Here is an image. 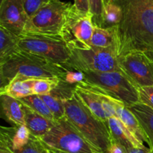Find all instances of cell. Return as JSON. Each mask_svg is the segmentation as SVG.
Masks as SVG:
<instances>
[{
    "instance_id": "1",
    "label": "cell",
    "mask_w": 153,
    "mask_h": 153,
    "mask_svg": "<svg viewBox=\"0 0 153 153\" xmlns=\"http://www.w3.org/2000/svg\"><path fill=\"white\" fill-rule=\"evenodd\" d=\"M122 9L116 29L117 56L153 51V0H113Z\"/></svg>"
},
{
    "instance_id": "2",
    "label": "cell",
    "mask_w": 153,
    "mask_h": 153,
    "mask_svg": "<svg viewBox=\"0 0 153 153\" xmlns=\"http://www.w3.org/2000/svg\"><path fill=\"white\" fill-rule=\"evenodd\" d=\"M68 69L53 64L44 58L20 49L0 64L1 88L7 85L16 76L25 79H61Z\"/></svg>"
},
{
    "instance_id": "3",
    "label": "cell",
    "mask_w": 153,
    "mask_h": 153,
    "mask_svg": "<svg viewBox=\"0 0 153 153\" xmlns=\"http://www.w3.org/2000/svg\"><path fill=\"white\" fill-rule=\"evenodd\" d=\"M65 115L72 125L100 153H108L112 137L107 122L94 116L76 93L64 100Z\"/></svg>"
},
{
    "instance_id": "4",
    "label": "cell",
    "mask_w": 153,
    "mask_h": 153,
    "mask_svg": "<svg viewBox=\"0 0 153 153\" xmlns=\"http://www.w3.org/2000/svg\"><path fill=\"white\" fill-rule=\"evenodd\" d=\"M40 140L51 153H100L66 116L55 120L52 128Z\"/></svg>"
},
{
    "instance_id": "5",
    "label": "cell",
    "mask_w": 153,
    "mask_h": 153,
    "mask_svg": "<svg viewBox=\"0 0 153 153\" xmlns=\"http://www.w3.org/2000/svg\"><path fill=\"white\" fill-rule=\"evenodd\" d=\"M86 83L97 87L127 108L140 102L137 88L120 71L83 72Z\"/></svg>"
},
{
    "instance_id": "6",
    "label": "cell",
    "mask_w": 153,
    "mask_h": 153,
    "mask_svg": "<svg viewBox=\"0 0 153 153\" xmlns=\"http://www.w3.org/2000/svg\"><path fill=\"white\" fill-rule=\"evenodd\" d=\"M62 66L69 70L82 72H122L115 48L91 46L88 49H73L69 61Z\"/></svg>"
},
{
    "instance_id": "7",
    "label": "cell",
    "mask_w": 153,
    "mask_h": 153,
    "mask_svg": "<svg viewBox=\"0 0 153 153\" xmlns=\"http://www.w3.org/2000/svg\"><path fill=\"white\" fill-rule=\"evenodd\" d=\"M71 3L50 0L28 19L22 34H37L61 38L60 33Z\"/></svg>"
},
{
    "instance_id": "8",
    "label": "cell",
    "mask_w": 153,
    "mask_h": 153,
    "mask_svg": "<svg viewBox=\"0 0 153 153\" xmlns=\"http://www.w3.org/2000/svg\"><path fill=\"white\" fill-rule=\"evenodd\" d=\"M94 28L92 15L80 13L71 4L66 12L60 35L70 50L88 49L91 47Z\"/></svg>"
},
{
    "instance_id": "9",
    "label": "cell",
    "mask_w": 153,
    "mask_h": 153,
    "mask_svg": "<svg viewBox=\"0 0 153 153\" xmlns=\"http://www.w3.org/2000/svg\"><path fill=\"white\" fill-rule=\"evenodd\" d=\"M19 48L58 65L66 64L71 55V50L62 38L37 34H22Z\"/></svg>"
},
{
    "instance_id": "10",
    "label": "cell",
    "mask_w": 153,
    "mask_h": 153,
    "mask_svg": "<svg viewBox=\"0 0 153 153\" xmlns=\"http://www.w3.org/2000/svg\"><path fill=\"white\" fill-rule=\"evenodd\" d=\"M118 64L136 88L153 85V62L144 52H133L118 57Z\"/></svg>"
},
{
    "instance_id": "11",
    "label": "cell",
    "mask_w": 153,
    "mask_h": 153,
    "mask_svg": "<svg viewBox=\"0 0 153 153\" xmlns=\"http://www.w3.org/2000/svg\"><path fill=\"white\" fill-rule=\"evenodd\" d=\"M28 19L22 0H1L0 26L21 37Z\"/></svg>"
},
{
    "instance_id": "12",
    "label": "cell",
    "mask_w": 153,
    "mask_h": 153,
    "mask_svg": "<svg viewBox=\"0 0 153 153\" xmlns=\"http://www.w3.org/2000/svg\"><path fill=\"white\" fill-rule=\"evenodd\" d=\"M75 93L94 116L103 122H107L108 119L103 109L101 97L91 85L85 82L78 84Z\"/></svg>"
},
{
    "instance_id": "13",
    "label": "cell",
    "mask_w": 153,
    "mask_h": 153,
    "mask_svg": "<svg viewBox=\"0 0 153 153\" xmlns=\"http://www.w3.org/2000/svg\"><path fill=\"white\" fill-rule=\"evenodd\" d=\"M107 123L112 140L123 146L126 151L132 147L146 149L143 142L139 140L120 120L119 118L117 117H113L109 118Z\"/></svg>"
},
{
    "instance_id": "14",
    "label": "cell",
    "mask_w": 153,
    "mask_h": 153,
    "mask_svg": "<svg viewBox=\"0 0 153 153\" xmlns=\"http://www.w3.org/2000/svg\"><path fill=\"white\" fill-rule=\"evenodd\" d=\"M31 136L25 125L1 126L0 128V144L4 145L11 151L17 150L28 143Z\"/></svg>"
},
{
    "instance_id": "15",
    "label": "cell",
    "mask_w": 153,
    "mask_h": 153,
    "mask_svg": "<svg viewBox=\"0 0 153 153\" xmlns=\"http://www.w3.org/2000/svg\"><path fill=\"white\" fill-rule=\"evenodd\" d=\"M111 102L116 111L117 117L119 118L120 120L139 140L148 143L147 137L134 114L122 102L114 97L111 98Z\"/></svg>"
},
{
    "instance_id": "16",
    "label": "cell",
    "mask_w": 153,
    "mask_h": 153,
    "mask_svg": "<svg viewBox=\"0 0 153 153\" xmlns=\"http://www.w3.org/2000/svg\"><path fill=\"white\" fill-rule=\"evenodd\" d=\"M22 110L25 126L28 129L30 134L34 137L40 139L53 126L55 121L44 117L25 105H22Z\"/></svg>"
},
{
    "instance_id": "17",
    "label": "cell",
    "mask_w": 153,
    "mask_h": 153,
    "mask_svg": "<svg viewBox=\"0 0 153 153\" xmlns=\"http://www.w3.org/2000/svg\"><path fill=\"white\" fill-rule=\"evenodd\" d=\"M1 116L13 126L25 125L22 104L16 99L5 94L0 95Z\"/></svg>"
},
{
    "instance_id": "18",
    "label": "cell",
    "mask_w": 153,
    "mask_h": 153,
    "mask_svg": "<svg viewBox=\"0 0 153 153\" xmlns=\"http://www.w3.org/2000/svg\"><path fill=\"white\" fill-rule=\"evenodd\" d=\"M134 114L148 139L149 150L153 153V109L138 102L128 108Z\"/></svg>"
},
{
    "instance_id": "19",
    "label": "cell",
    "mask_w": 153,
    "mask_h": 153,
    "mask_svg": "<svg viewBox=\"0 0 153 153\" xmlns=\"http://www.w3.org/2000/svg\"><path fill=\"white\" fill-rule=\"evenodd\" d=\"M1 94H5L16 100L33 95L31 79L16 76L7 85L0 88V95Z\"/></svg>"
},
{
    "instance_id": "20",
    "label": "cell",
    "mask_w": 153,
    "mask_h": 153,
    "mask_svg": "<svg viewBox=\"0 0 153 153\" xmlns=\"http://www.w3.org/2000/svg\"><path fill=\"white\" fill-rule=\"evenodd\" d=\"M115 27L105 28L94 26L91 40V46L102 49L115 48L117 51Z\"/></svg>"
},
{
    "instance_id": "21",
    "label": "cell",
    "mask_w": 153,
    "mask_h": 153,
    "mask_svg": "<svg viewBox=\"0 0 153 153\" xmlns=\"http://www.w3.org/2000/svg\"><path fill=\"white\" fill-rule=\"evenodd\" d=\"M20 37L0 26V64L19 49Z\"/></svg>"
},
{
    "instance_id": "22",
    "label": "cell",
    "mask_w": 153,
    "mask_h": 153,
    "mask_svg": "<svg viewBox=\"0 0 153 153\" xmlns=\"http://www.w3.org/2000/svg\"><path fill=\"white\" fill-rule=\"evenodd\" d=\"M19 102L22 105H25L27 107L30 108L34 111L38 113L39 114L42 115L44 117L50 120L55 121V118L52 115V112L50 111L49 108H48L47 105L46 104L43 99L38 95H31L28 97H23V98L19 99Z\"/></svg>"
},
{
    "instance_id": "23",
    "label": "cell",
    "mask_w": 153,
    "mask_h": 153,
    "mask_svg": "<svg viewBox=\"0 0 153 153\" xmlns=\"http://www.w3.org/2000/svg\"><path fill=\"white\" fill-rule=\"evenodd\" d=\"M123 13L121 7L117 3L112 1L105 6L103 22L102 28H109L117 26L122 19Z\"/></svg>"
},
{
    "instance_id": "24",
    "label": "cell",
    "mask_w": 153,
    "mask_h": 153,
    "mask_svg": "<svg viewBox=\"0 0 153 153\" xmlns=\"http://www.w3.org/2000/svg\"><path fill=\"white\" fill-rule=\"evenodd\" d=\"M59 79L46 78V79H31L33 95L43 96L49 94L58 87Z\"/></svg>"
},
{
    "instance_id": "25",
    "label": "cell",
    "mask_w": 153,
    "mask_h": 153,
    "mask_svg": "<svg viewBox=\"0 0 153 153\" xmlns=\"http://www.w3.org/2000/svg\"><path fill=\"white\" fill-rule=\"evenodd\" d=\"M43 101L47 105L48 108L52 112L55 120L65 117V107L64 104V100L59 98L52 94L40 96Z\"/></svg>"
},
{
    "instance_id": "26",
    "label": "cell",
    "mask_w": 153,
    "mask_h": 153,
    "mask_svg": "<svg viewBox=\"0 0 153 153\" xmlns=\"http://www.w3.org/2000/svg\"><path fill=\"white\" fill-rule=\"evenodd\" d=\"M88 2L94 26L102 28L105 11V4L103 0H88Z\"/></svg>"
},
{
    "instance_id": "27",
    "label": "cell",
    "mask_w": 153,
    "mask_h": 153,
    "mask_svg": "<svg viewBox=\"0 0 153 153\" xmlns=\"http://www.w3.org/2000/svg\"><path fill=\"white\" fill-rule=\"evenodd\" d=\"M12 152L13 153H45L46 149L43 146L40 139L31 135L26 145L21 149Z\"/></svg>"
},
{
    "instance_id": "28",
    "label": "cell",
    "mask_w": 153,
    "mask_h": 153,
    "mask_svg": "<svg viewBox=\"0 0 153 153\" xmlns=\"http://www.w3.org/2000/svg\"><path fill=\"white\" fill-rule=\"evenodd\" d=\"M85 73L82 71L74 70H67L61 79V82L70 85H77L85 82Z\"/></svg>"
},
{
    "instance_id": "29",
    "label": "cell",
    "mask_w": 153,
    "mask_h": 153,
    "mask_svg": "<svg viewBox=\"0 0 153 153\" xmlns=\"http://www.w3.org/2000/svg\"><path fill=\"white\" fill-rule=\"evenodd\" d=\"M49 1L50 0H22V3L25 12L30 19Z\"/></svg>"
},
{
    "instance_id": "30",
    "label": "cell",
    "mask_w": 153,
    "mask_h": 153,
    "mask_svg": "<svg viewBox=\"0 0 153 153\" xmlns=\"http://www.w3.org/2000/svg\"><path fill=\"white\" fill-rule=\"evenodd\" d=\"M140 102L153 109V85L137 88Z\"/></svg>"
},
{
    "instance_id": "31",
    "label": "cell",
    "mask_w": 153,
    "mask_h": 153,
    "mask_svg": "<svg viewBox=\"0 0 153 153\" xmlns=\"http://www.w3.org/2000/svg\"><path fill=\"white\" fill-rule=\"evenodd\" d=\"M73 4L80 13L84 14L91 13L88 0H75V3Z\"/></svg>"
},
{
    "instance_id": "32",
    "label": "cell",
    "mask_w": 153,
    "mask_h": 153,
    "mask_svg": "<svg viewBox=\"0 0 153 153\" xmlns=\"http://www.w3.org/2000/svg\"><path fill=\"white\" fill-rule=\"evenodd\" d=\"M108 153H126V150L120 144L112 140V143L109 148Z\"/></svg>"
},
{
    "instance_id": "33",
    "label": "cell",
    "mask_w": 153,
    "mask_h": 153,
    "mask_svg": "<svg viewBox=\"0 0 153 153\" xmlns=\"http://www.w3.org/2000/svg\"><path fill=\"white\" fill-rule=\"evenodd\" d=\"M126 153H152L149 150V149H139V148L132 147L131 149H128L126 151Z\"/></svg>"
},
{
    "instance_id": "34",
    "label": "cell",
    "mask_w": 153,
    "mask_h": 153,
    "mask_svg": "<svg viewBox=\"0 0 153 153\" xmlns=\"http://www.w3.org/2000/svg\"><path fill=\"white\" fill-rule=\"evenodd\" d=\"M0 153H13L6 146L2 144H0Z\"/></svg>"
},
{
    "instance_id": "35",
    "label": "cell",
    "mask_w": 153,
    "mask_h": 153,
    "mask_svg": "<svg viewBox=\"0 0 153 153\" xmlns=\"http://www.w3.org/2000/svg\"><path fill=\"white\" fill-rule=\"evenodd\" d=\"M145 54L146 55V56L151 60V61L153 62V51L152 52H145Z\"/></svg>"
},
{
    "instance_id": "36",
    "label": "cell",
    "mask_w": 153,
    "mask_h": 153,
    "mask_svg": "<svg viewBox=\"0 0 153 153\" xmlns=\"http://www.w3.org/2000/svg\"><path fill=\"white\" fill-rule=\"evenodd\" d=\"M112 1H113V0H103V2H104V4H105V6L106 4H109V3H111V2Z\"/></svg>"
},
{
    "instance_id": "37",
    "label": "cell",
    "mask_w": 153,
    "mask_h": 153,
    "mask_svg": "<svg viewBox=\"0 0 153 153\" xmlns=\"http://www.w3.org/2000/svg\"><path fill=\"white\" fill-rule=\"evenodd\" d=\"M45 153H51L50 152H49V151H48V150H46V152H45Z\"/></svg>"
}]
</instances>
